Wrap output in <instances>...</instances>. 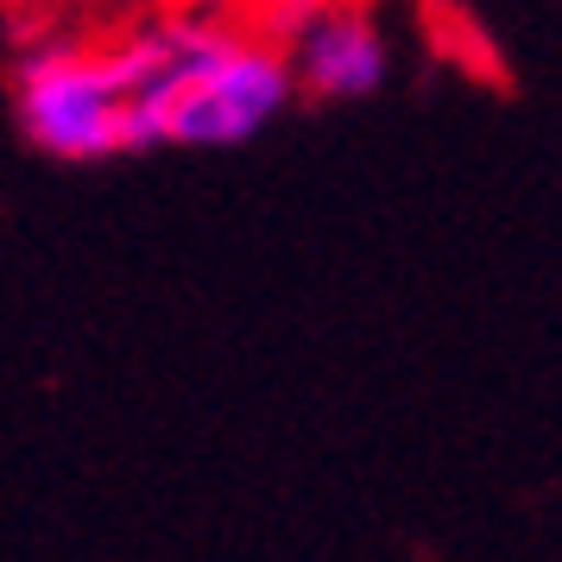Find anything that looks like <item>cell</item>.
<instances>
[{"mask_svg":"<svg viewBox=\"0 0 562 562\" xmlns=\"http://www.w3.org/2000/svg\"><path fill=\"white\" fill-rule=\"evenodd\" d=\"M297 95L284 45L209 13L196 45L146 108V146H247Z\"/></svg>","mask_w":562,"mask_h":562,"instance_id":"1","label":"cell"},{"mask_svg":"<svg viewBox=\"0 0 562 562\" xmlns=\"http://www.w3.org/2000/svg\"><path fill=\"white\" fill-rule=\"evenodd\" d=\"M127 77L114 45H38L13 70V114L45 158L64 165H102L127 158Z\"/></svg>","mask_w":562,"mask_h":562,"instance_id":"2","label":"cell"},{"mask_svg":"<svg viewBox=\"0 0 562 562\" xmlns=\"http://www.w3.org/2000/svg\"><path fill=\"white\" fill-rule=\"evenodd\" d=\"M279 45H284V64H291V82L304 89L310 102H360L392 70L385 32L360 0H323V7H310Z\"/></svg>","mask_w":562,"mask_h":562,"instance_id":"3","label":"cell"},{"mask_svg":"<svg viewBox=\"0 0 562 562\" xmlns=\"http://www.w3.org/2000/svg\"><path fill=\"white\" fill-rule=\"evenodd\" d=\"M247 7V26L266 32V38H284V32L304 20L310 7H323V0H240Z\"/></svg>","mask_w":562,"mask_h":562,"instance_id":"4","label":"cell"}]
</instances>
